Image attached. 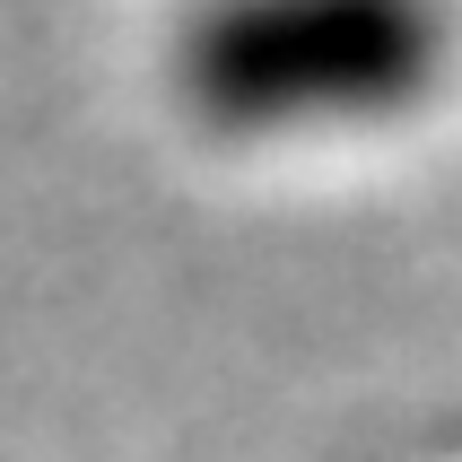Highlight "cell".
I'll return each mask as SVG.
<instances>
[{"label":"cell","mask_w":462,"mask_h":462,"mask_svg":"<svg viewBox=\"0 0 462 462\" xmlns=\"http://www.w3.org/2000/svg\"><path fill=\"white\" fill-rule=\"evenodd\" d=\"M445 52V0H201L175 35V97L227 140H288L411 114Z\"/></svg>","instance_id":"1"}]
</instances>
